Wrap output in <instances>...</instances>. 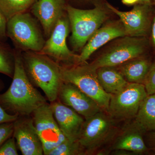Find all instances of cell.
I'll return each instance as SVG.
<instances>
[{"mask_svg":"<svg viewBox=\"0 0 155 155\" xmlns=\"http://www.w3.org/2000/svg\"><path fill=\"white\" fill-rule=\"evenodd\" d=\"M152 40L153 44L155 47V16L153 18L152 24Z\"/></svg>","mask_w":155,"mask_h":155,"instance_id":"f546056e","label":"cell"},{"mask_svg":"<svg viewBox=\"0 0 155 155\" xmlns=\"http://www.w3.org/2000/svg\"><path fill=\"white\" fill-rule=\"evenodd\" d=\"M7 31L16 49L21 52H39L45 42L35 19L26 12L17 14L8 20Z\"/></svg>","mask_w":155,"mask_h":155,"instance_id":"5b68a950","label":"cell"},{"mask_svg":"<svg viewBox=\"0 0 155 155\" xmlns=\"http://www.w3.org/2000/svg\"><path fill=\"white\" fill-rule=\"evenodd\" d=\"M152 3H139L129 11L117 10L109 3L108 8L118 15L122 21L126 35L131 37H145L151 27Z\"/></svg>","mask_w":155,"mask_h":155,"instance_id":"30bf717a","label":"cell"},{"mask_svg":"<svg viewBox=\"0 0 155 155\" xmlns=\"http://www.w3.org/2000/svg\"><path fill=\"white\" fill-rule=\"evenodd\" d=\"M65 0H35L32 14L40 22L45 35L49 37L59 19L64 15Z\"/></svg>","mask_w":155,"mask_h":155,"instance_id":"9a60e30c","label":"cell"},{"mask_svg":"<svg viewBox=\"0 0 155 155\" xmlns=\"http://www.w3.org/2000/svg\"><path fill=\"white\" fill-rule=\"evenodd\" d=\"M151 1L152 4H153L155 5V0H151Z\"/></svg>","mask_w":155,"mask_h":155,"instance_id":"d6a6232c","label":"cell"},{"mask_svg":"<svg viewBox=\"0 0 155 155\" xmlns=\"http://www.w3.org/2000/svg\"><path fill=\"white\" fill-rule=\"evenodd\" d=\"M113 67H102L97 70V76L101 86L105 91L112 95L121 91L129 83L121 72Z\"/></svg>","mask_w":155,"mask_h":155,"instance_id":"d6986e66","label":"cell"},{"mask_svg":"<svg viewBox=\"0 0 155 155\" xmlns=\"http://www.w3.org/2000/svg\"><path fill=\"white\" fill-rule=\"evenodd\" d=\"M25 71L31 81L41 89L50 102L58 99L63 81L60 64L45 55L36 52H21Z\"/></svg>","mask_w":155,"mask_h":155,"instance_id":"7a4b0ae2","label":"cell"},{"mask_svg":"<svg viewBox=\"0 0 155 155\" xmlns=\"http://www.w3.org/2000/svg\"><path fill=\"white\" fill-rule=\"evenodd\" d=\"M34 124L41 142L44 154L49 153L67 139L62 133L47 102L34 111L31 115Z\"/></svg>","mask_w":155,"mask_h":155,"instance_id":"9c48e42d","label":"cell"},{"mask_svg":"<svg viewBox=\"0 0 155 155\" xmlns=\"http://www.w3.org/2000/svg\"><path fill=\"white\" fill-rule=\"evenodd\" d=\"M7 19L0 12V41H2L5 39L7 35Z\"/></svg>","mask_w":155,"mask_h":155,"instance_id":"83f0119b","label":"cell"},{"mask_svg":"<svg viewBox=\"0 0 155 155\" xmlns=\"http://www.w3.org/2000/svg\"><path fill=\"white\" fill-rule=\"evenodd\" d=\"M65 10L72 28V47L75 51L82 49L104 21L105 12L99 5L90 10H81L68 5Z\"/></svg>","mask_w":155,"mask_h":155,"instance_id":"277c9868","label":"cell"},{"mask_svg":"<svg viewBox=\"0 0 155 155\" xmlns=\"http://www.w3.org/2000/svg\"><path fill=\"white\" fill-rule=\"evenodd\" d=\"M35 0H0V12L7 21L12 17L26 12Z\"/></svg>","mask_w":155,"mask_h":155,"instance_id":"44dd1931","label":"cell"},{"mask_svg":"<svg viewBox=\"0 0 155 155\" xmlns=\"http://www.w3.org/2000/svg\"><path fill=\"white\" fill-rule=\"evenodd\" d=\"M58 99L83 116L85 119L102 110L94 100L77 86L68 82L62 84L58 94Z\"/></svg>","mask_w":155,"mask_h":155,"instance_id":"4fadbf2b","label":"cell"},{"mask_svg":"<svg viewBox=\"0 0 155 155\" xmlns=\"http://www.w3.org/2000/svg\"><path fill=\"white\" fill-rule=\"evenodd\" d=\"M122 3L126 5H133L140 2L139 0H122Z\"/></svg>","mask_w":155,"mask_h":155,"instance_id":"4dcf8cb0","label":"cell"},{"mask_svg":"<svg viewBox=\"0 0 155 155\" xmlns=\"http://www.w3.org/2000/svg\"><path fill=\"white\" fill-rule=\"evenodd\" d=\"M4 87V84L2 81L0 79V91ZM16 114H11L6 112L0 105V124L6 122H13L18 117Z\"/></svg>","mask_w":155,"mask_h":155,"instance_id":"4316f807","label":"cell"},{"mask_svg":"<svg viewBox=\"0 0 155 155\" xmlns=\"http://www.w3.org/2000/svg\"><path fill=\"white\" fill-rule=\"evenodd\" d=\"M147 95L144 84L129 83L121 91L112 95L107 112L112 119L134 118Z\"/></svg>","mask_w":155,"mask_h":155,"instance_id":"8992f818","label":"cell"},{"mask_svg":"<svg viewBox=\"0 0 155 155\" xmlns=\"http://www.w3.org/2000/svg\"><path fill=\"white\" fill-rule=\"evenodd\" d=\"M113 148L137 153H143L149 150L145 142L143 134L133 125L117 138Z\"/></svg>","mask_w":155,"mask_h":155,"instance_id":"e0dca14e","label":"cell"},{"mask_svg":"<svg viewBox=\"0 0 155 155\" xmlns=\"http://www.w3.org/2000/svg\"><path fill=\"white\" fill-rule=\"evenodd\" d=\"M140 2L142 3H147V4H151V0H139Z\"/></svg>","mask_w":155,"mask_h":155,"instance_id":"1f68e13d","label":"cell"},{"mask_svg":"<svg viewBox=\"0 0 155 155\" xmlns=\"http://www.w3.org/2000/svg\"><path fill=\"white\" fill-rule=\"evenodd\" d=\"M60 73L63 82L77 86L94 100L103 111H107L112 94L105 91L99 82L97 70L91 64L61 66Z\"/></svg>","mask_w":155,"mask_h":155,"instance_id":"3957f363","label":"cell"},{"mask_svg":"<svg viewBox=\"0 0 155 155\" xmlns=\"http://www.w3.org/2000/svg\"><path fill=\"white\" fill-rule=\"evenodd\" d=\"M14 69V51L0 41V73L12 78Z\"/></svg>","mask_w":155,"mask_h":155,"instance_id":"7402d4cb","label":"cell"},{"mask_svg":"<svg viewBox=\"0 0 155 155\" xmlns=\"http://www.w3.org/2000/svg\"><path fill=\"white\" fill-rule=\"evenodd\" d=\"M14 122L0 124V147L13 136Z\"/></svg>","mask_w":155,"mask_h":155,"instance_id":"484cf974","label":"cell"},{"mask_svg":"<svg viewBox=\"0 0 155 155\" xmlns=\"http://www.w3.org/2000/svg\"><path fill=\"white\" fill-rule=\"evenodd\" d=\"M114 130L111 117L101 110L84 120L78 140L85 153H89L107 142Z\"/></svg>","mask_w":155,"mask_h":155,"instance_id":"52a82bcc","label":"cell"},{"mask_svg":"<svg viewBox=\"0 0 155 155\" xmlns=\"http://www.w3.org/2000/svg\"><path fill=\"white\" fill-rule=\"evenodd\" d=\"M126 35L124 28L116 25H106L99 28L89 39L78 55L77 64L85 63L92 54L108 42Z\"/></svg>","mask_w":155,"mask_h":155,"instance_id":"2e32d148","label":"cell"},{"mask_svg":"<svg viewBox=\"0 0 155 155\" xmlns=\"http://www.w3.org/2000/svg\"><path fill=\"white\" fill-rule=\"evenodd\" d=\"M124 39L91 64L96 69L114 67L142 57L147 48L148 41L145 37H129Z\"/></svg>","mask_w":155,"mask_h":155,"instance_id":"ba28073f","label":"cell"},{"mask_svg":"<svg viewBox=\"0 0 155 155\" xmlns=\"http://www.w3.org/2000/svg\"><path fill=\"white\" fill-rule=\"evenodd\" d=\"M50 105L56 122L65 137L73 141L78 140L84 122L82 116L58 100Z\"/></svg>","mask_w":155,"mask_h":155,"instance_id":"5bb4252c","label":"cell"},{"mask_svg":"<svg viewBox=\"0 0 155 155\" xmlns=\"http://www.w3.org/2000/svg\"><path fill=\"white\" fill-rule=\"evenodd\" d=\"M17 144L12 136L0 147V155H17Z\"/></svg>","mask_w":155,"mask_h":155,"instance_id":"d4e9b609","label":"cell"},{"mask_svg":"<svg viewBox=\"0 0 155 155\" xmlns=\"http://www.w3.org/2000/svg\"><path fill=\"white\" fill-rule=\"evenodd\" d=\"M64 15L56 23L48 39L38 53L48 56L56 62L77 64L78 55L75 54L67 46V39L69 30V19Z\"/></svg>","mask_w":155,"mask_h":155,"instance_id":"8fae6325","label":"cell"},{"mask_svg":"<svg viewBox=\"0 0 155 155\" xmlns=\"http://www.w3.org/2000/svg\"><path fill=\"white\" fill-rule=\"evenodd\" d=\"M145 142L149 150L155 152V131L148 132L146 135V142Z\"/></svg>","mask_w":155,"mask_h":155,"instance_id":"f1b7e54d","label":"cell"},{"mask_svg":"<svg viewBox=\"0 0 155 155\" xmlns=\"http://www.w3.org/2000/svg\"><path fill=\"white\" fill-rule=\"evenodd\" d=\"M85 152L78 140L66 139L52 150L48 155H76L85 154Z\"/></svg>","mask_w":155,"mask_h":155,"instance_id":"603a6c76","label":"cell"},{"mask_svg":"<svg viewBox=\"0 0 155 155\" xmlns=\"http://www.w3.org/2000/svg\"><path fill=\"white\" fill-rule=\"evenodd\" d=\"M133 125L143 134L155 131V93L148 95L143 100Z\"/></svg>","mask_w":155,"mask_h":155,"instance_id":"ac0fdd59","label":"cell"},{"mask_svg":"<svg viewBox=\"0 0 155 155\" xmlns=\"http://www.w3.org/2000/svg\"><path fill=\"white\" fill-rule=\"evenodd\" d=\"M13 51V81L8 90L0 94V105L9 114L31 116L47 101L31 83L24 68L21 52L16 49Z\"/></svg>","mask_w":155,"mask_h":155,"instance_id":"6da1fadb","label":"cell"},{"mask_svg":"<svg viewBox=\"0 0 155 155\" xmlns=\"http://www.w3.org/2000/svg\"><path fill=\"white\" fill-rule=\"evenodd\" d=\"M14 125L13 136L22 155L44 154L42 144L31 115L18 116Z\"/></svg>","mask_w":155,"mask_h":155,"instance_id":"7c38bea8","label":"cell"},{"mask_svg":"<svg viewBox=\"0 0 155 155\" xmlns=\"http://www.w3.org/2000/svg\"><path fill=\"white\" fill-rule=\"evenodd\" d=\"M143 84L148 95L155 93V59L151 64L149 71Z\"/></svg>","mask_w":155,"mask_h":155,"instance_id":"cb8c5ba5","label":"cell"},{"mask_svg":"<svg viewBox=\"0 0 155 155\" xmlns=\"http://www.w3.org/2000/svg\"><path fill=\"white\" fill-rule=\"evenodd\" d=\"M151 64L147 58L139 57L125 63L121 67L120 72L129 83L143 84Z\"/></svg>","mask_w":155,"mask_h":155,"instance_id":"ffe728a7","label":"cell"}]
</instances>
